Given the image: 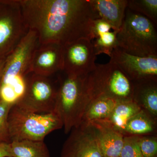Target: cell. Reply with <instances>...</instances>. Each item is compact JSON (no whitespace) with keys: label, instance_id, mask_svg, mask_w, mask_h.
<instances>
[{"label":"cell","instance_id":"cell-1","mask_svg":"<svg viewBox=\"0 0 157 157\" xmlns=\"http://www.w3.org/2000/svg\"><path fill=\"white\" fill-rule=\"evenodd\" d=\"M25 22L38 34L39 45L64 46L81 39L92 41L98 19L89 0H17Z\"/></svg>","mask_w":157,"mask_h":157},{"label":"cell","instance_id":"cell-2","mask_svg":"<svg viewBox=\"0 0 157 157\" xmlns=\"http://www.w3.org/2000/svg\"><path fill=\"white\" fill-rule=\"evenodd\" d=\"M63 73V76L59 78L55 112L61 120L65 133L68 134L81 124L85 112L93 100L87 75L76 76Z\"/></svg>","mask_w":157,"mask_h":157},{"label":"cell","instance_id":"cell-3","mask_svg":"<svg viewBox=\"0 0 157 157\" xmlns=\"http://www.w3.org/2000/svg\"><path fill=\"white\" fill-rule=\"evenodd\" d=\"M155 26L147 17L127 8L117 34V47L132 55L157 56Z\"/></svg>","mask_w":157,"mask_h":157},{"label":"cell","instance_id":"cell-4","mask_svg":"<svg viewBox=\"0 0 157 157\" xmlns=\"http://www.w3.org/2000/svg\"><path fill=\"white\" fill-rule=\"evenodd\" d=\"M11 142L21 140L42 141L49 133L63 128L55 112L38 113L24 110L14 105L8 116Z\"/></svg>","mask_w":157,"mask_h":157},{"label":"cell","instance_id":"cell-5","mask_svg":"<svg viewBox=\"0 0 157 157\" xmlns=\"http://www.w3.org/2000/svg\"><path fill=\"white\" fill-rule=\"evenodd\" d=\"M87 79L93 100L101 95L119 101L133 100V82L113 62L97 65Z\"/></svg>","mask_w":157,"mask_h":157},{"label":"cell","instance_id":"cell-6","mask_svg":"<svg viewBox=\"0 0 157 157\" xmlns=\"http://www.w3.org/2000/svg\"><path fill=\"white\" fill-rule=\"evenodd\" d=\"M48 77L29 73L24 94L14 105L35 113L54 112L58 86L56 87Z\"/></svg>","mask_w":157,"mask_h":157},{"label":"cell","instance_id":"cell-7","mask_svg":"<svg viewBox=\"0 0 157 157\" xmlns=\"http://www.w3.org/2000/svg\"><path fill=\"white\" fill-rule=\"evenodd\" d=\"M29 30L17 0H0V59L9 55Z\"/></svg>","mask_w":157,"mask_h":157},{"label":"cell","instance_id":"cell-8","mask_svg":"<svg viewBox=\"0 0 157 157\" xmlns=\"http://www.w3.org/2000/svg\"><path fill=\"white\" fill-rule=\"evenodd\" d=\"M63 71L71 76H86L97 66L92 41L87 39H78L63 46Z\"/></svg>","mask_w":157,"mask_h":157},{"label":"cell","instance_id":"cell-9","mask_svg":"<svg viewBox=\"0 0 157 157\" xmlns=\"http://www.w3.org/2000/svg\"><path fill=\"white\" fill-rule=\"evenodd\" d=\"M39 45L36 32L29 29L14 50L7 57L0 85L6 84L17 76L26 77L30 73L32 57Z\"/></svg>","mask_w":157,"mask_h":157},{"label":"cell","instance_id":"cell-10","mask_svg":"<svg viewBox=\"0 0 157 157\" xmlns=\"http://www.w3.org/2000/svg\"><path fill=\"white\" fill-rule=\"evenodd\" d=\"M60 157H104L94 129L89 124H80L72 129Z\"/></svg>","mask_w":157,"mask_h":157},{"label":"cell","instance_id":"cell-11","mask_svg":"<svg viewBox=\"0 0 157 157\" xmlns=\"http://www.w3.org/2000/svg\"><path fill=\"white\" fill-rule=\"evenodd\" d=\"M110 58L109 61L118 66L132 81L157 80V56L132 55L117 47L113 51Z\"/></svg>","mask_w":157,"mask_h":157},{"label":"cell","instance_id":"cell-12","mask_svg":"<svg viewBox=\"0 0 157 157\" xmlns=\"http://www.w3.org/2000/svg\"><path fill=\"white\" fill-rule=\"evenodd\" d=\"M63 69V46L56 43L39 45L33 55L30 73L49 77Z\"/></svg>","mask_w":157,"mask_h":157},{"label":"cell","instance_id":"cell-13","mask_svg":"<svg viewBox=\"0 0 157 157\" xmlns=\"http://www.w3.org/2000/svg\"><path fill=\"white\" fill-rule=\"evenodd\" d=\"M87 124L94 129L104 157L120 156L124 136L122 134L104 120L93 121Z\"/></svg>","mask_w":157,"mask_h":157},{"label":"cell","instance_id":"cell-14","mask_svg":"<svg viewBox=\"0 0 157 157\" xmlns=\"http://www.w3.org/2000/svg\"><path fill=\"white\" fill-rule=\"evenodd\" d=\"M98 19L104 20L113 31L120 29L128 6V0H89Z\"/></svg>","mask_w":157,"mask_h":157},{"label":"cell","instance_id":"cell-15","mask_svg":"<svg viewBox=\"0 0 157 157\" xmlns=\"http://www.w3.org/2000/svg\"><path fill=\"white\" fill-rule=\"evenodd\" d=\"M132 82L133 101L157 119V80L145 79Z\"/></svg>","mask_w":157,"mask_h":157},{"label":"cell","instance_id":"cell-16","mask_svg":"<svg viewBox=\"0 0 157 157\" xmlns=\"http://www.w3.org/2000/svg\"><path fill=\"white\" fill-rule=\"evenodd\" d=\"M119 102L108 96H98L91 101L87 107L81 124H87L93 121L107 119Z\"/></svg>","mask_w":157,"mask_h":157},{"label":"cell","instance_id":"cell-17","mask_svg":"<svg viewBox=\"0 0 157 157\" xmlns=\"http://www.w3.org/2000/svg\"><path fill=\"white\" fill-rule=\"evenodd\" d=\"M157 119L141 109L127 123L124 136L156 135Z\"/></svg>","mask_w":157,"mask_h":157},{"label":"cell","instance_id":"cell-18","mask_svg":"<svg viewBox=\"0 0 157 157\" xmlns=\"http://www.w3.org/2000/svg\"><path fill=\"white\" fill-rule=\"evenodd\" d=\"M141 109L133 100L119 101L109 117L104 121L124 135L127 123Z\"/></svg>","mask_w":157,"mask_h":157},{"label":"cell","instance_id":"cell-19","mask_svg":"<svg viewBox=\"0 0 157 157\" xmlns=\"http://www.w3.org/2000/svg\"><path fill=\"white\" fill-rule=\"evenodd\" d=\"M10 144L12 157H50L44 140H18Z\"/></svg>","mask_w":157,"mask_h":157},{"label":"cell","instance_id":"cell-20","mask_svg":"<svg viewBox=\"0 0 157 157\" xmlns=\"http://www.w3.org/2000/svg\"><path fill=\"white\" fill-rule=\"evenodd\" d=\"M118 31H109L100 35L92 41L96 56L105 54L111 56L113 51L117 47V34Z\"/></svg>","mask_w":157,"mask_h":157},{"label":"cell","instance_id":"cell-21","mask_svg":"<svg viewBox=\"0 0 157 157\" xmlns=\"http://www.w3.org/2000/svg\"><path fill=\"white\" fill-rule=\"evenodd\" d=\"M127 8L142 14L157 24V0H130Z\"/></svg>","mask_w":157,"mask_h":157},{"label":"cell","instance_id":"cell-22","mask_svg":"<svg viewBox=\"0 0 157 157\" xmlns=\"http://www.w3.org/2000/svg\"><path fill=\"white\" fill-rule=\"evenodd\" d=\"M13 105L0 101V143H11L8 116Z\"/></svg>","mask_w":157,"mask_h":157},{"label":"cell","instance_id":"cell-23","mask_svg":"<svg viewBox=\"0 0 157 157\" xmlns=\"http://www.w3.org/2000/svg\"><path fill=\"white\" fill-rule=\"evenodd\" d=\"M120 157H144L138 142V136H124Z\"/></svg>","mask_w":157,"mask_h":157},{"label":"cell","instance_id":"cell-24","mask_svg":"<svg viewBox=\"0 0 157 157\" xmlns=\"http://www.w3.org/2000/svg\"><path fill=\"white\" fill-rule=\"evenodd\" d=\"M138 142L144 157H157V135L138 136Z\"/></svg>","mask_w":157,"mask_h":157},{"label":"cell","instance_id":"cell-25","mask_svg":"<svg viewBox=\"0 0 157 157\" xmlns=\"http://www.w3.org/2000/svg\"><path fill=\"white\" fill-rule=\"evenodd\" d=\"M112 29V27L107 21L101 19L95 20L93 22L92 33L94 39L102 34L109 32Z\"/></svg>","mask_w":157,"mask_h":157},{"label":"cell","instance_id":"cell-26","mask_svg":"<svg viewBox=\"0 0 157 157\" xmlns=\"http://www.w3.org/2000/svg\"><path fill=\"white\" fill-rule=\"evenodd\" d=\"M0 157H12L10 143H0Z\"/></svg>","mask_w":157,"mask_h":157},{"label":"cell","instance_id":"cell-27","mask_svg":"<svg viewBox=\"0 0 157 157\" xmlns=\"http://www.w3.org/2000/svg\"><path fill=\"white\" fill-rule=\"evenodd\" d=\"M7 57L0 59V81H1L3 70H4V67H5V64H6Z\"/></svg>","mask_w":157,"mask_h":157},{"label":"cell","instance_id":"cell-28","mask_svg":"<svg viewBox=\"0 0 157 157\" xmlns=\"http://www.w3.org/2000/svg\"><path fill=\"white\" fill-rule=\"evenodd\" d=\"M120 157V156H119V157Z\"/></svg>","mask_w":157,"mask_h":157}]
</instances>
